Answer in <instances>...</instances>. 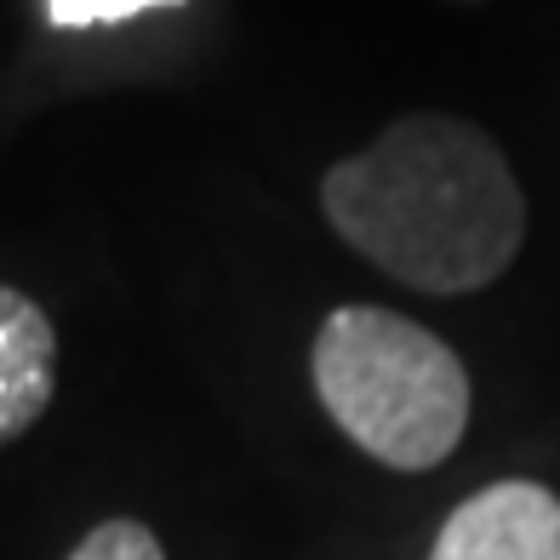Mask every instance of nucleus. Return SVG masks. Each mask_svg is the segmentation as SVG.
Wrapping results in <instances>:
<instances>
[{
    "instance_id": "1",
    "label": "nucleus",
    "mask_w": 560,
    "mask_h": 560,
    "mask_svg": "<svg viewBox=\"0 0 560 560\" xmlns=\"http://www.w3.org/2000/svg\"><path fill=\"white\" fill-rule=\"evenodd\" d=\"M320 212L366 264L429 298L480 292L521 258L526 195L457 115H406L320 177Z\"/></svg>"
},
{
    "instance_id": "2",
    "label": "nucleus",
    "mask_w": 560,
    "mask_h": 560,
    "mask_svg": "<svg viewBox=\"0 0 560 560\" xmlns=\"http://www.w3.org/2000/svg\"><path fill=\"white\" fill-rule=\"evenodd\" d=\"M310 377L343 435L400 475L446 464L469 429L464 361L429 326L377 303L326 315Z\"/></svg>"
},
{
    "instance_id": "3",
    "label": "nucleus",
    "mask_w": 560,
    "mask_h": 560,
    "mask_svg": "<svg viewBox=\"0 0 560 560\" xmlns=\"http://www.w3.org/2000/svg\"><path fill=\"white\" fill-rule=\"evenodd\" d=\"M429 560H560V498L538 480H498L452 509Z\"/></svg>"
},
{
    "instance_id": "4",
    "label": "nucleus",
    "mask_w": 560,
    "mask_h": 560,
    "mask_svg": "<svg viewBox=\"0 0 560 560\" xmlns=\"http://www.w3.org/2000/svg\"><path fill=\"white\" fill-rule=\"evenodd\" d=\"M58 389V332L35 298L0 280V446L30 435Z\"/></svg>"
},
{
    "instance_id": "5",
    "label": "nucleus",
    "mask_w": 560,
    "mask_h": 560,
    "mask_svg": "<svg viewBox=\"0 0 560 560\" xmlns=\"http://www.w3.org/2000/svg\"><path fill=\"white\" fill-rule=\"evenodd\" d=\"M69 560H166V549L143 521H104L69 549Z\"/></svg>"
},
{
    "instance_id": "6",
    "label": "nucleus",
    "mask_w": 560,
    "mask_h": 560,
    "mask_svg": "<svg viewBox=\"0 0 560 560\" xmlns=\"http://www.w3.org/2000/svg\"><path fill=\"white\" fill-rule=\"evenodd\" d=\"M149 7H177V0H46V18L58 30H92V23H120Z\"/></svg>"
},
{
    "instance_id": "7",
    "label": "nucleus",
    "mask_w": 560,
    "mask_h": 560,
    "mask_svg": "<svg viewBox=\"0 0 560 560\" xmlns=\"http://www.w3.org/2000/svg\"><path fill=\"white\" fill-rule=\"evenodd\" d=\"M464 7H480V0H464Z\"/></svg>"
}]
</instances>
